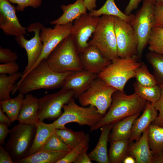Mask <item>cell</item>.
<instances>
[{
	"mask_svg": "<svg viewBox=\"0 0 163 163\" xmlns=\"http://www.w3.org/2000/svg\"><path fill=\"white\" fill-rule=\"evenodd\" d=\"M155 4L152 0H143L142 7L130 23L137 37V54L139 57L148 43L154 27Z\"/></svg>",
	"mask_w": 163,
	"mask_h": 163,
	"instance_id": "9",
	"label": "cell"
},
{
	"mask_svg": "<svg viewBox=\"0 0 163 163\" xmlns=\"http://www.w3.org/2000/svg\"><path fill=\"white\" fill-rule=\"evenodd\" d=\"M152 163H163V152L153 155Z\"/></svg>",
	"mask_w": 163,
	"mask_h": 163,
	"instance_id": "49",
	"label": "cell"
},
{
	"mask_svg": "<svg viewBox=\"0 0 163 163\" xmlns=\"http://www.w3.org/2000/svg\"><path fill=\"white\" fill-rule=\"evenodd\" d=\"M18 59V55L15 52L9 49L0 47V62L5 63L15 62Z\"/></svg>",
	"mask_w": 163,
	"mask_h": 163,
	"instance_id": "40",
	"label": "cell"
},
{
	"mask_svg": "<svg viewBox=\"0 0 163 163\" xmlns=\"http://www.w3.org/2000/svg\"><path fill=\"white\" fill-rule=\"evenodd\" d=\"M43 26L41 23L38 22L30 24L27 28V30L29 32H34V35L29 40L26 39L24 35L15 37L16 41L21 47L25 49L27 54V63L22 75L25 74L32 68L41 54L43 44L40 34Z\"/></svg>",
	"mask_w": 163,
	"mask_h": 163,
	"instance_id": "12",
	"label": "cell"
},
{
	"mask_svg": "<svg viewBox=\"0 0 163 163\" xmlns=\"http://www.w3.org/2000/svg\"><path fill=\"white\" fill-rule=\"evenodd\" d=\"M108 156L110 163L123 162L129 155V139L118 140L110 142Z\"/></svg>",
	"mask_w": 163,
	"mask_h": 163,
	"instance_id": "27",
	"label": "cell"
},
{
	"mask_svg": "<svg viewBox=\"0 0 163 163\" xmlns=\"http://www.w3.org/2000/svg\"><path fill=\"white\" fill-rule=\"evenodd\" d=\"M11 3L17 4L16 10L22 12L25 8L31 7L34 8H37L40 7L43 0H8Z\"/></svg>",
	"mask_w": 163,
	"mask_h": 163,
	"instance_id": "38",
	"label": "cell"
},
{
	"mask_svg": "<svg viewBox=\"0 0 163 163\" xmlns=\"http://www.w3.org/2000/svg\"><path fill=\"white\" fill-rule=\"evenodd\" d=\"M134 77L137 82L144 86L152 87L157 85L154 75L149 72L147 66L143 62H141L136 69Z\"/></svg>",
	"mask_w": 163,
	"mask_h": 163,
	"instance_id": "35",
	"label": "cell"
},
{
	"mask_svg": "<svg viewBox=\"0 0 163 163\" xmlns=\"http://www.w3.org/2000/svg\"><path fill=\"white\" fill-rule=\"evenodd\" d=\"M158 111L154 104L149 101L148 102L142 115L135 120L133 127L129 142L134 140L138 141L145 130L156 119L158 115Z\"/></svg>",
	"mask_w": 163,
	"mask_h": 163,
	"instance_id": "18",
	"label": "cell"
},
{
	"mask_svg": "<svg viewBox=\"0 0 163 163\" xmlns=\"http://www.w3.org/2000/svg\"><path fill=\"white\" fill-rule=\"evenodd\" d=\"M142 0H130L125 8L124 13L127 15L130 14L132 11L137 8L139 4Z\"/></svg>",
	"mask_w": 163,
	"mask_h": 163,
	"instance_id": "46",
	"label": "cell"
},
{
	"mask_svg": "<svg viewBox=\"0 0 163 163\" xmlns=\"http://www.w3.org/2000/svg\"><path fill=\"white\" fill-rule=\"evenodd\" d=\"M91 16L99 17L103 15L115 16L120 18L129 23L133 20L135 15H127L122 12L117 7L114 0H107L104 4L99 9L89 12L88 14Z\"/></svg>",
	"mask_w": 163,
	"mask_h": 163,
	"instance_id": "26",
	"label": "cell"
},
{
	"mask_svg": "<svg viewBox=\"0 0 163 163\" xmlns=\"http://www.w3.org/2000/svg\"><path fill=\"white\" fill-rule=\"evenodd\" d=\"M55 133L60 137L64 143L71 149L82 143L87 135L83 131L75 132L66 127L56 129Z\"/></svg>",
	"mask_w": 163,
	"mask_h": 163,
	"instance_id": "31",
	"label": "cell"
},
{
	"mask_svg": "<svg viewBox=\"0 0 163 163\" xmlns=\"http://www.w3.org/2000/svg\"><path fill=\"white\" fill-rule=\"evenodd\" d=\"M161 88L160 97L159 99L153 104L159 113L155 120L152 123L163 127V87Z\"/></svg>",
	"mask_w": 163,
	"mask_h": 163,
	"instance_id": "39",
	"label": "cell"
},
{
	"mask_svg": "<svg viewBox=\"0 0 163 163\" xmlns=\"http://www.w3.org/2000/svg\"><path fill=\"white\" fill-rule=\"evenodd\" d=\"M135 55L122 58L118 57L97 74V77L117 90L124 92L127 81L135 77L136 70L141 62Z\"/></svg>",
	"mask_w": 163,
	"mask_h": 163,
	"instance_id": "3",
	"label": "cell"
},
{
	"mask_svg": "<svg viewBox=\"0 0 163 163\" xmlns=\"http://www.w3.org/2000/svg\"><path fill=\"white\" fill-rule=\"evenodd\" d=\"M113 18L118 57L124 58L136 55L138 40L132 26L120 18L115 16Z\"/></svg>",
	"mask_w": 163,
	"mask_h": 163,
	"instance_id": "11",
	"label": "cell"
},
{
	"mask_svg": "<svg viewBox=\"0 0 163 163\" xmlns=\"http://www.w3.org/2000/svg\"><path fill=\"white\" fill-rule=\"evenodd\" d=\"M61 8L62 14L58 19L51 21V24L64 25L72 23L82 14H87L84 0H76L73 4L62 5Z\"/></svg>",
	"mask_w": 163,
	"mask_h": 163,
	"instance_id": "22",
	"label": "cell"
},
{
	"mask_svg": "<svg viewBox=\"0 0 163 163\" xmlns=\"http://www.w3.org/2000/svg\"><path fill=\"white\" fill-rule=\"evenodd\" d=\"M149 148L153 155L163 152V127L151 123L148 128Z\"/></svg>",
	"mask_w": 163,
	"mask_h": 163,
	"instance_id": "29",
	"label": "cell"
},
{
	"mask_svg": "<svg viewBox=\"0 0 163 163\" xmlns=\"http://www.w3.org/2000/svg\"><path fill=\"white\" fill-rule=\"evenodd\" d=\"M0 163H14L10 154L3 147L2 145H0Z\"/></svg>",
	"mask_w": 163,
	"mask_h": 163,
	"instance_id": "44",
	"label": "cell"
},
{
	"mask_svg": "<svg viewBox=\"0 0 163 163\" xmlns=\"http://www.w3.org/2000/svg\"><path fill=\"white\" fill-rule=\"evenodd\" d=\"M72 72L57 73L48 65L46 59L22 76L11 93L18 91L23 94L40 89H54L61 87L66 77Z\"/></svg>",
	"mask_w": 163,
	"mask_h": 163,
	"instance_id": "1",
	"label": "cell"
},
{
	"mask_svg": "<svg viewBox=\"0 0 163 163\" xmlns=\"http://www.w3.org/2000/svg\"><path fill=\"white\" fill-rule=\"evenodd\" d=\"M72 25V23L56 25L52 29L43 27L40 34L43 44L42 52L37 62L28 72L35 68L42 61L46 59L55 48L70 35Z\"/></svg>",
	"mask_w": 163,
	"mask_h": 163,
	"instance_id": "13",
	"label": "cell"
},
{
	"mask_svg": "<svg viewBox=\"0 0 163 163\" xmlns=\"http://www.w3.org/2000/svg\"><path fill=\"white\" fill-rule=\"evenodd\" d=\"M123 163H136L135 159L133 156L128 155L123 160Z\"/></svg>",
	"mask_w": 163,
	"mask_h": 163,
	"instance_id": "50",
	"label": "cell"
},
{
	"mask_svg": "<svg viewBox=\"0 0 163 163\" xmlns=\"http://www.w3.org/2000/svg\"><path fill=\"white\" fill-rule=\"evenodd\" d=\"M148 44L150 51L163 55V28H153Z\"/></svg>",
	"mask_w": 163,
	"mask_h": 163,
	"instance_id": "34",
	"label": "cell"
},
{
	"mask_svg": "<svg viewBox=\"0 0 163 163\" xmlns=\"http://www.w3.org/2000/svg\"><path fill=\"white\" fill-rule=\"evenodd\" d=\"M64 112L53 123L56 129L66 127L65 125L75 123L80 126L87 125L93 127L102 119L104 115L99 113L97 108L91 105L80 106L73 98L63 107Z\"/></svg>",
	"mask_w": 163,
	"mask_h": 163,
	"instance_id": "5",
	"label": "cell"
},
{
	"mask_svg": "<svg viewBox=\"0 0 163 163\" xmlns=\"http://www.w3.org/2000/svg\"><path fill=\"white\" fill-rule=\"evenodd\" d=\"M35 125L37 127L36 131L29 152V156L41 150L56 129L53 123L46 124L39 121Z\"/></svg>",
	"mask_w": 163,
	"mask_h": 163,
	"instance_id": "24",
	"label": "cell"
},
{
	"mask_svg": "<svg viewBox=\"0 0 163 163\" xmlns=\"http://www.w3.org/2000/svg\"><path fill=\"white\" fill-rule=\"evenodd\" d=\"M154 1L155 3H161L163 2V0H152Z\"/></svg>",
	"mask_w": 163,
	"mask_h": 163,
	"instance_id": "51",
	"label": "cell"
},
{
	"mask_svg": "<svg viewBox=\"0 0 163 163\" xmlns=\"http://www.w3.org/2000/svg\"><path fill=\"white\" fill-rule=\"evenodd\" d=\"M146 58L153 69L157 85L163 87V55L150 51L146 54Z\"/></svg>",
	"mask_w": 163,
	"mask_h": 163,
	"instance_id": "33",
	"label": "cell"
},
{
	"mask_svg": "<svg viewBox=\"0 0 163 163\" xmlns=\"http://www.w3.org/2000/svg\"><path fill=\"white\" fill-rule=\"evenodd\" d=\"M46 60L51 69L57 73L83 70L78 50L70 35L55 48Z\"/></svg>",
	"mask_w": 163,
	"mask_h": 163,
	"instance_id": "4",
	"label": "cell"
},
{
	"mask_svg": "<svg viewBox=\"0 0 163 163\" xmlns=\"http://www.w3.org/2000/svg\"><path fill=\"white\" fill-rule=\"evenodd\" d=\"M71 149L55 132L50 137L41 150L69 152Z\"/></svg>",
	"mask_w": 163,
	"mask_h": 163,
	"instance_id": "36",
	"label": "cell"
},
{
	"mask_svg": "<svg viewBox=\"0 0 163 163\" xmlns=\"http://www.w3.org/2000/svg\"><path fill=\"white\" fill-rule=\"evenodd\" d=\"M12 122L8 116L4 113L0 107V123L6 124L8 126H11L12 125Z\"/></svg>",
	"mask_w": 163,
	"mask_h": 163,
	"instance_id": "47",
	"label": "cell"
},
{
	"mask_svg": "<svg viewBox=\"0 0 163 163\" xmlns=\"http://www.w3.org/2000/svg\"><path fill=\"white\" fill-rule=\"evenodd\" d=\"M89 135L87 134L85 139L82 143L75 148L71 149L56 163H74L84 148L87 145H89Z\"/></svg>",
	"mask_w": 163,
	"mask_h": 163,
	"instance_id": "37",
	"label": "cell"
},
{
	"mask_svg": "<svg viewBox=\"0 0 163 163\" xmlns=\"http://www.w3.org/2000/svg\"><path fill=\"white\" fill-rule=\"evenodd\" d=\"M147 102L135 92L127 95L117 90L113 95L108 112L98 123L90 128V131L97 130L106 124H114L124 118L140 113L144 110Z\"/></svg>",
	"mask_w": 163,
	"mask_h": 163,
	"instance_id": "2",
	"label": "cell"
},
{
	"mask_svg": "<svg viewBox=\"0 0 163 163\" xmlns=\"http://www.w3.org/2000/svg\"><path fill=\"white\" fill-rule=\"evenodd\" d=\"M99 18V17H93L87 14H82L74 21L70 35L78 53L89 46L88 41L94 32Z\"/></svg>",
	"mask_w": 163,
	"mask_h": 163,
	"instance_id": "14",
	"label": "cell"
},
{
	"mask_svg": "<svg viewBox=\"0 0 163 163\" xmlns=\"http://www.w3.org/2000/svg\"><path fill=\"white\" fill-rule=\"evenodd\" d=\"M75 97L74 91L62 88L58 92L48 94L39 99L38 111L39 120L57 119L62 114L63 106L67 104Z\"/></svg>",
	"mask_w": 163,
	"mask_h": 163,
	"instance_id": "10",
	"label": "cell"
},
{
	"mask_svg": "<svg viewBox=\"0 0 163 163\" xmlns=\"http://www.w3.org/2000/svg\"><path fill=\"white\" fill-rule=\"evenodd\" d=\"M117 90L98 77L87 90L78 97L82 106L95 107L99 113L104 116L110 107L113 93Z\"/></svg>",
	"mask_w": 163,
	"mask_h": 163,
	"instance_id": "8",
	"label": "cell"
},
{
	"mask_svg": "<svg viewBox=\"0 0 163 163\" xmlns=\"http://www.w3.org/2000/svg\"><path fill=\"white\" fill-rule=\"evenodd\" d=\"M154 27L163 28V2L155 3L154 11Z\"/></svg>",
	"mask_w": 163,
	"mask_h": 163,
	"instance_id": "41",
	"label": "cell"
},
{
	"mask_svg": "<svg viewBox=\"0 0 163 163\" xmlns=\"http://www.w3.org/2000/svg\"><path fill=\"white\" fill-rule=\"evenodd\" d=\"M39 108V99L31 94H26L18 120L23 124L35 125L40 121L38 114Z\"/></svg>",
	"mask_w": 163,
	"mask_h": 163,
	"instance_id": "19",
	"label": "cell"
},
{
	"mask_svg": "<svg viewBox=\"0 0 163 163\" xmlns=\"http://www.w3.org/2000/svg\"><path fill=\"white\" fill-rule=\"evenodd\" d=\"M97 77V74L84 70L73 72L66 78L62 88L72 90L75 97L78 98Z\"/></svg>",
	"mask_w": 163,
	"mask_h": 163,
	"instance_id": "17",
	"label": "cell"
},
{
	"mask_svg": "<svg viewBox=\"0 0 163 163\" xmlns=\"http://www.w3.org/2000/svg\"><path fill=\"white\" fill-rule=\"evenodd\" d=\"M148 128L138 141L129 144V155L134 157L137 163H152L153 155L148 142Z\"/></svg>",
	"mask_w": 163,
	"mask_h": 163,
	"instance_id": "20",
	"label": "cell"
},
{
	"mask_svg": "<svg viewBox=\"0 0 163 163\" xmlns=\"http://www.w3.org/2000/svg\"><path fill=\"white\" fill-rule=\"evenodd\" d=\"M19 65L16 62H12L0 64V74H14L18 72Z\"/></svg>",
	"mask_w": 163,
	"mask_h": 163,
	"instance_id": "42",
	"label": "cell"
},
{
	"mask_svg": "<svg viewBox=\"0 0 163 163\" xmlns=\"http://www.w3.org/2000/svg\"><path fill=\"white\" fill-rule=\"evenodd\" d=\"M97 0H84L85 5L87 10L90 11L95 10L96 7Z\"/></svg>",
	"mask_w": 163,
	"mask_h": 163,
	"instance_id": "48",
	"label": "cell"
},
{
	"mask_svg": "<svg viewBox=\"0 0 163 163\" xmlns=\"http://www.w3.org/2000/svg\"><path fill=\"white\" fill-rule=\"evenodd\" d=\"M114 124H109L102 126L98 142L95 148L88 154L91 161L98 163H110L107 145L110 132Z\"/></svg>",
	"mask_w": 163,
	"mask_h": 163,
	"instance_id": "21",
	"label": "cell"
},
{
	"mask_svg": "<svg viewBox=\"0 0 163 163\" xmlns=\"http://www.w3.org/2000/svg\"><path fill=\"white\" fill-rule=\"evenodd\" d=\"M89 46L97 48L106 58L112 61L118 57L113 16L103 15L94 32Z\"/></svg>",
	"mask_w": 163,
	"mask_h": 163,
	"instance_id": "7",
	"label": "cell"
},
{
	"mask_svg": "<svg viewBox=\"0 0 163 163\" xmlns=\"http://www.w3.org/2000/svg\"><path fill=\"white\" fill-rule=\"evenodd\" d=\"M19 92L16 97L0 102V107L12 122L17 120L24 97Z\"/></svg>",
	"mask_w": 163,
	"mask_h": 163,
	"instance_id": "28",
	"label": "cell"
},
{
	"mask_svg": "<svg viewBox=\"0 0 163 163\" xmlns=\"http://www.w3.org/2000/svg\"><path fill=\"white\" fill-rule=\"evenodd\" d=\"M89 145L85 146L79 155L74 163H91L87 151L89 148Z\"/></svg>",
	"mask_w": 163,
	"mask_h": 163,
	"instance_id": "43",
	"label": "cell"
},
{
	"mask_svg": "<svg viewBox=\"0 0 163 163\" xmlns=\"http://www.w3.org/2000/svg\"><path fill=\"white\" fill-rule=\"evenodd\" d=\"M78 54L83 70L92 73L98 74L111 62L92 46L89 45Z\"/></svg>",
	"mask_w": 163,
	"mask_h": 163,
	"instance_id": "16",
	"label": "cell"
},
{
	"mask_svg": "<svg viewBox=\"0 0 163 163\" xmlns=\"http://www.w3.org/2000/svg\"><path fill=\"white\" fill-rule=\"evenodd\" d=\"M8 125L5 123H0V144L3 145L8 135L10 133L11 129L8 128Z\"/></svg>",
	"mask_w": 163,
	"mask_h": 163,
	"instance_id": "45",
	"label": "cell"
},
{
	"mask_svg": "<svg viewBox=\"0 0 163 163\" xmlns=\"http://www.w3.org/2000/svg\"><path fill=\"white\" fill-rule=\"evenodd\" d=\"M135 93L143 99L154 104L159 99L161 88L157 85L153 86H143L136 81L133 85Z\"/></svg>",
	"mask_w": 163,
	"mask_h": 163,
	"instance_id": "32",
	"label": "cell"
},
{
	"mask_svg": "<svg viewBox=\"0 0 163 163\" xmlns=\"http://www.w3.org/2000/svg\"><path fill=\"white\" fill-rule=\"evenodd\" d=\"M68 152L41 150L16 163H56Z\"/></svg>",
	"mask_w": 163,
	"mask_h": 163,
	"instance_id": "25",
	"label": "cell"
},
{
	"mask_svg": "<svg viewBox=\"0 0 163 163\" xmlns=\"http://www.w3.org/2000/svg\"><path fill=\"white\" fill-rule=\"evenodd\" d=\"M37 129L35 125L20 123L11 129L10 136L5 146L14 163L29 156Z\"/></svg>",
	"mask_w": 163,
	"mask_h": 163,
	"instance_id": "6",
	"label": "cell"
},
{
	"mask_svg": "<svg viewBox=\"0 0 163 163\" xmlns=\"http://www.w3.org/2000/svg\"><path fill=\"white\" fill-rule=\"evenodd\" d=\"M16 10L8 0H0V28L6 35L16 37L26 34L27 28L20 24Z\"/></svg>",
	"mask_w": 163,
	"mask_h": 163,
	"instance_id": "15",
	"label": "cell"
},
{
	"mask_svg": "<svg viewBox=\"0 0 163 163\" xmlns=\"http://www.w3.org/2000/svg\"><path fill=\"white\" fill-rule=\"evenodd\" d=\"M140 112L124 118L114 124L110 133L109 140L112 141L130 139L134 123Z\"/></svg>",
	"mask_w": 163,
	"mask_h": 163,
	"instance_id": "23",
	"label": "cell"
},
{
	"mask_svg": "<svg viewBox=\"0 0 163 163\" xmlns=\"http://www.w3.org/2000/svg\"><path fill=\"white\" fill-rule=\"evenodd\" d=\"M22 75L20 72L8 76L7 74H0V102L9 99L10 94L16 86V82Z\"/></svg>",
	"mask_w": 163,
	"mask_h": 163,
	"instance_id": "30",
	"label": "cell"
}]
</instances>
